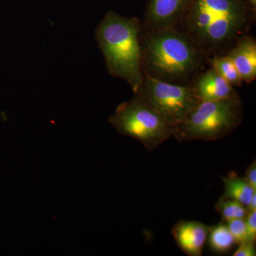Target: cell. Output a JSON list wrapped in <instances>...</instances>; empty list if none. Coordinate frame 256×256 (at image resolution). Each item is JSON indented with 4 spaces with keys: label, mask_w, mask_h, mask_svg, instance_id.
Returning a JSON list of instances; mask_svg holds the SVG:
<instances>
[{
    "label": "cell",
    "mask_w": 256,
    "mask_h": 256,
    "mask_svg": "<svg viewBox=\"0 0 256 256\" xmlns=\"http://www.w3.org/2000/svg\"><path fill=\"white\" fill-rule=\"evenodd\" d=\"M252 24L254 16L244 2L188 0L175 28L186 35L208 60L226 55Z\"/></svg>",
    "instance_id": "cell-1"
},
{
    "label": "cell",
    "mask_w": 256,
    "mask_h": 256,
    "mask_svg": "<svg viewBox=\"0 0 256 256\" xmlns=\"http://www.w3.org/2000/svg\"><path fill=\"white\" fill-rule=\"evenodd\" d=\"M140 44L142 70L163 82L191 85L210 64L191 40L175 28H142Z\"/></svg>",
    "instance_id": "cell-2"
},
{
    "label": "cell",
    "mask_w": 256,
    "mask_h": 256,
    "mask_svg": "<svg viewBox=\"0 0 256 256\" xmlns=\"http://www.w3.org/2000/svg\"><path fill=\"white\" fill-rule=\"evenodd\" d=\"M142 24L134 18L108 12L96 28L95 36L108 72L124 79L134 94L143 80L140 35Z\"/></svg>",
    "instance_id": "cell-3"
},
{
    "label": "cell",
    "mask_w": 256,
    "mask_h": 256,
    "mask_svg": "<svg viewBox=\"0 0 256 256\" xmlns=\"http://www.w3.org/2000/svg\"><path fill=\"white\" fill-rule=\"evenodd\" d=\"M242 105L238 95L216 101L200 102L174 128L178 142L214 141L234 132L242 120Z\"/></svg>",
    "instance_id": "cell-4"
},
{
    "label": "cell",
    "mask_w": 256,
    "mask_h": 256,
    "mask_svg": "<svg viewBox=\"0 0 256 256\" xmlns=\"http://www.w3.org/2000/svg\"><path fill=\"white\" fill-rule=\"evenodd\" d=\"M109 122L118 132L138 140L149 152L170 139L174 130L156 111L136 97L119 105Z\"/></svg>",
    "instance_id": "cell-5"
},
{
    "label": "cell",
    "mask_w": 256,
    "mask_h": 256,
    "mask_svg": "<svg viewBox=\"0 0 256 256\" xmlns=\"http://www.w3.org/2000/svg\"><path fill=\"white\" fill-rule=\"evenodd\" d=\"M134 97L156 111L174 128L200 102L191 85L163 82L144 70L142 85Z\"/></svg>",
    "instance_id": "cell-6"
},
{
    "label": "cell",
    "mask_w": 256,
    "mask_h": 256,
    "mask_svg": "<svg viewBox=\"0 0 256 256\" xmlns=\"http://www.w3.org/2000/svg\"><path fill=\"white\" fill-rule=\"evenodd\" d=\"M188 0H151L146 12L144 30L176 28Z\"/></svg>",
    "instance_id": "cell-7"
},
{
    "label": "cell",
    "mask_w": 256,
    "mask_h": 256,
    "mask_svg": "<svg viewBox=\"0 0 256 256\" xmlns=\"http://www.w3.org/2000/svg\"><path fill=\"white\" fill-rule=\"evenodd\" d=\"M191 86L200 102L220 100L238 95L233 86L210 66L194 79Z\"/></svg>",
    "instance_id": "cell-8"
},
{
    "label": "cell",
    "mask_w": 256,
    "mask_h": 256,
    "mask_svg": "<svg viewBox=\"0 0 256 256\" xmlns=\"http://www.w3.org/2000/svg\"><path fill=\"white\" fill-rule=\"evenodd\" d=\"M212 226L195 220H180L172 230L178 246L190 256H201Z\"/></svg>",
    "instance_id": "cell-9"
},
{
    "label": "cell",
    "mask_w": 256,
    "mask_h": 256,
    "mask_svg": "<svg viewBox=\"0 0 256 256\" xmlns=\"http://www.w3.org/2000/svg\"><path fill=\"white\" fill-rule=\"evenodd\" d=\"M236 67L242 82L250 84L256 78V42L250 35H244L228 54Z\"/></svg>",
    "instance_id": "cell-10"
},
{
    "label": "cell",
    "mask_w": 256,
    "mask_h": 256,
    "mask_svg": "<svg viewBox=\"0 0 256 256\" xmlns=\"http://www.w3.org/2000/svg\"><path fill=\"white\" fill-rule=\"evenodd\" d=\"M224 185L223 198H232L247 207L255 190H252L244 178H240L234 172L222 178Z\"/></svg>",
    "instance_id": "cell-11"
},
{
    "label": "cell",
    "mask_w": 256,
    "mask_h": 256,
    "mask_svg": "<svg viewBox=\"0 0 256 256\" xmlns=\"http://www.w3.org/2000/svg\"><path fill=\"white\" fill-rule=\"evenodd\" d=\"M212 68L233 86H242V80L233 62L228 55L218 56L208 60Z\"/></svg>",
    "instance_id": "cell-12"
},
{
    "label": "cell",
    "mask_w": 256,
    "mask_h": 256,
    "mask_svg": "<svg viewBox=\"0 0 256 256\" xmlns=\"http://www.w3.org/2000/svg\"><path fill=\"white\" fill-rule=\"evenodd\" d=\"M208 236L210 248L216 252H227L235 244L227 224L225 223H220L212 227Z\"/></svg>",
    "instance_id": "cell-13"
},
{
    "label": "cell",
    "mask_w": 256,
    "mask_h": 256,
    "mask_svg": "<svg viewBox=\"0 0 256 256\" xmlns=\"http://www.w3.org/2000/svg\"><path fill=\"white\" fill-rule=\"evenodd\" d=\"M215 208L226 222L237 218H246L248 214L247 207L240 202L223 197H220L216 204Z\"/></svg>",
    "instance_id": "cell-14"
},
{
    "label": "cell",
    "mask_w": 256,
    "mask_h": 256,
    "mask_svg": "<svg viewBox=\"0 0 256 256\" xmlns=\"http://www.w3.org/2000/svg\"><path fill=\"white\" fill-rule=\"evenodd\" d=\"M232 234L235 244H240L248 242L245 218H237L226 222Z\"/></svg>",
    "instance_id": "cell-15"
},
{
    "label": "cell",
    "mask_w": 256,
    "mask_h": 256,
    "mask_svg": "<svg viewBox=\"0 0 256 256\" xmlns=\"http://www.w3.org/2000/svg\"><path fill=\"white\" fill-rule=\"evenodd\" d=\"M248 242H256V210L248 212L245 218Z\"/></svg>",
    "instance_id": "cell-16"
},
{
    "label": "cell",
    "mask_w": 256,
    "mask_h": 256,
    "mask_svg": "<svg viewBox=\"0 0 256 256\" xmlns=\"http://www.w3.org/2000/svg\"><path fill=\"white\" fill-rule=\"evenodd\" d=\"M234 256H256L255 242H245L239 244V248Z\"/></svg>",
    "instance_id": "cell-17"
},
{
    "label": "cell",
    "mask_w": 256,
    "mask_h": 256,
    "mask_svg": "<svg viewBox=\"0 0 256 256\" xmlns=\"http://www.w3.org/2000/svg\"><path fill=\"white\" fill-rule=\"evenodd\" d=\"M252 190L256 191V160L248 168L246 172V176H244Z\"/></svg>",
    "instance_id": "cell-18"
},
{
    "label": "cell",
    "mask_w": 256,
    "mask_h": 256,
    "mask_svg": "<svg viewBox=\"0 0 256 256\" xmlns=\"http://www.w3.org/2000/svg\"><path fill=\"white\" fill-rule=\"evenodd\" d=\"M248 212H252L256 210V192H254L249 204L247 206Z\"/></svg>",
    "instance_id": "cell-19"
},
{
    "label": "cell",
    "mask_w": 256,
    "mask_h": 256,
    "mask_svg": "<svg viewBox=\"0 0 256 256\" xmlns=\"http://www.w3.org/2000/svg\"><path fill=\"white\" fill-rule=\"evenodd\" d=\"M245 2L247 3L249 5V8L252 10L255 11L256 6V0H245Z\"/></svg>",
    "instance_id": "cell-20"
}]
</instances>
